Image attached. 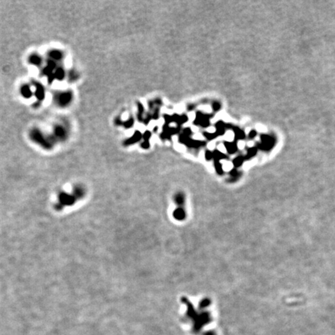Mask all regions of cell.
I'll return each instance as SVG.
<instances>
[{"mask_svg":"<svg viewBox=\"0 0 335 335\" xmlns=\"http://www.w3.org/2000/svg\"><path fill=\"white\" fill-rule=\"evenodd\" d=\"M72 92H60L59 94H57V97H55V99L57 102L61 106H66L69 104V102L72 101Z\"/></svg>","mask_w":335,"mask_h":335,"instance_id":"6da1fadb","label":"cell"},{"mask_svg":"<svg viewBox=\"0 0 335 335\" xmlns=\"http://www.w3.org/2000/svg\"><path fill=\"white\" fill-rule=\"evenodd\" d=\"M55 135L57 137L62 139L66 137V130L64 127H57L55 129Z\"/></svg>","mask_w":335,"mask_h":335,"instance_id":"7a4b0ae2","label":"cell"}]
</instances>
